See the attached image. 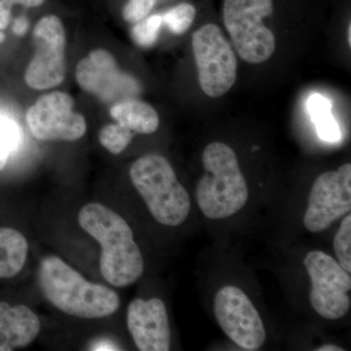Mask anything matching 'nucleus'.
I'll return each mask as SVG.
<instances>
[{"label":"nucleus","mask_w":351,"mask_h":351,"mask_svg":"<svg viewBox=\"0 0 351 351\" xmlns=\"http://www.w3.org/2000/svg\"><path fill=\"white\" fill-rule=\"evenodd\" d=\"M127 327L138 350H170L169 319L160 299L132 301L127 309Z\"/></svg>","instance_id":"obj_13"},{"label":"nucleus","mask_w":351,"mask_h":351,"mask_svg":"<svg viewBox=\"0 0 351 351\" xmlns=\"http://www.w3.org/2000/svg\"><path fill=\"white\" fill-rule=\"evenodd\" d=\"M12 5L7 0H0V31L8 27L11 20Z\"/></svg>","instance_id":"obj_24"},{"label":"nucleus","mask_w":351,"mask_h":351,"mask_svg":"<svg viewBox=\"0 0 351 351\" xmlns=\"http://www.w3.org/2000/svg\"><path fill=\"white\" fill-rule=\"evenodd\" d=\"M75 77L83 91L106 104L133 98L137 90L133 78L120 71L114 57L105 49L91 51L82 59L76 66Z\"/></svg>","instance_id":"obj_12"},{"label":"nucleus","mask_w":351,"mask_h":351,"mask_svg":"<svg viewBox=\"0 0 351 351\" xmlns=\"http://www.w3.org/2000/svg\"><path fill=\"white\" fill-rule=\"evenodd\" d=\"M133 137V132L119 123L108 124L99 133L101 145L115 156L125 151Z\"/></svg>","instance_id":"obj_18"},{"label":"nucleus","mask_w":351,"mask_h":351,"mask_svg":"<svg viewBox=\"0 0 351 351\" xmlns=\"http://www.w3.org/2000/svg\"><path fill=\"white\" fill-rule=\"evenodd\" d=\"M36 52L25 73V83L32 89L59 86L66 75V32L57 16H45L34 29Z\"/></svg>","instance_id":"obj_8"},{"label":"nucleus","mask_w":351,"mask_h":351,"mask_svg":"<svg viewBox=\"0 0 351 351\" xmlns=\"http://www.w3.org/2000/svg\"><path fill=\"white\" fill-rule=\"evenodd\" d=\"M309 115L316 126L318 136L326 142H338L341 129L332 114V103L326 97L313 94L307 101Z\"/></svg>","instance_id":"obj_17"},{"label":"nucleus","mask_w":351,"mask_h":351,"mask_svg":"<svg viewBox=\"0 0 351 351\" xmlns=\"http://www.w3.org/2000/svg\"><path fill=\"white\" fill-rule=\"evenodd\" d=\"M163 21L161 14L145 17L140 22L135 23L131 29L133 40L141 47H151L158 38L159 31L162 27Z\"/></svg>","instance_id":"obj_20"},{"label":"nucleus","mask_w":351,"mask_h":351,"mask_svg":"<svg viewBox=\"0 0 351 351\" xmlns=\"http://www.w3.org/2000/svg\"><path fill=\"white\" fill-rule=\"evenodd\" d=\"M110 115L117 123L133 133L154 134L159 127V117L149 104L135 98L125 99L113 104Z\"/></svg>","instance_id":"obj_15"},{"label":"nucleus","mask_w":351,"mask_h":351,"mask_svg":"<svg viewBox=\"0 0 351 351\" xmlns=\"http://www.w3.org/2000/svg\"><path fill=\"white\" fill-rule=\"evenodd\" d=\"M73 108L75 100L69 94L56 91L43 95L25 115L32 135L44 142L80 140L86 133V120Z\"/></svg>","instance_id":"obj_10"},{"label":"nucleus","mask_w":351,"mask_h":351,"mask_svg":"<svg viewBox=\"0 0 351 351\" xmlns=\"http://www.w3.org/2000/svg\"><path fill=\"white\" fill-rule=\"evenodd\" d=\"M348 44L351 45V25H348Z\"/></svg>","instance_id":"obj_28"},{"label":"nucleus","mask_w":351,"mask_h":351,"mask_svg":"<svg viewBox=\"0 0 351 351\" xmlns=\"http://www.w3.org/2000/svg\"><path fill=\"white\" fill-rule=\"evenodd\" d=\"M191 41L201 89L210 98L223 96L237 77V59L232 46L214 24L202 25Z\"/></svg>","instance_id":"obj_6"},{"label":"nucleus","mask_w":351,"mask_h":351,"mask_svg":"<svg viewBox=\"0 0 351 351\" xmlns=\"http://www.w3.org/2000/svg\"><path fill=\"white\" fill-rule=\"evenodd\" d=\"M27 29V22L25 18H20V19L15 21L13 29L17 34H23Z\"/></svg>","instance_id":"obj_26"},{"label":"nucleus","mask_w":351,"mask_h":351,"mask_svg":"<svg viewBox=\"0 0 351 351\" xmlns=\"http://www.w3.org/2000/svg\"><path fill=\"white\" fill-rule=\"evenodd\" d=\"M40 328V320L29 307L0 302V351L31 345Z\"/></svg>","instance_id":"obj_14"},{"label":"nucleus","mask_w":351,"mask_h":351,"mask_svg":"<svg viewBox=\"0 0 351 351\" xmlns=\"http://www.w3.org/2000/svg\"><path fill=\"white\" fill-rule=\"evenodd\" d=\"M130 179L159 223L178 226L184 223L191 198L167 158L156 154L141 157L131 166Z\"/></svg>","instance_id":"obj_4"},{"label":"nucleus","mask_w":351,"mask_h":351,"mask_svg":"<svg viewBox=\"0 0 351 351\" xmlns=\"http://www.w3.org/2000/svg\"><path fill=\"white\" fill-rule=\"evenodd\" d=\"M334 251L338 262L348 272H351V216H346L335 235Z\"/></svg>","instance_id":"obj_22"},{"label":"nucleus","mask_w":351,"mask_h":351,"mask_svg":"<svg viewBox=\"0 0 351 351\" xmlns=\"http://www.w3.org/2000/svg\"><path fill=\"white\" fill-rule=\"evenodd\" d=\"M29 243L19 230L0 228V278L17 276L27 262Z\"/></svg>","instance_id":"obj_16"},{"label":"nucleus","mask_w":351,"mask_h":351,"mask_svg":"<svg viewBox=\"0 0 351 351\" xmlns=\"http://www.w3.org/2000/svg\"><path fill=\"white\" fill-rule=\"evenodd\" d=\"M205 174L196 186V201L205 217L228 218L246 205L249 191L239 159L232 147L215 142L202 154Z\"/></svg>","instance_id":"obj_3"},{"label":"nucleus","mask_w":351,"mask_h":351,"mask_svg":"<svg viewBox=\"0 0 351 351\" xmlns=\"http://www.w3.org/2000/svg\"><path fill=\"white\" fill-rule=\"evenodd\" d=\"M311 281L309 301L322 317L337 320L350 308L351 276L338 261L324 252H309L304 260Z\"/></svg>","instance_id":"obj_7"},{"label":"nucleus","mask_w":351,"mask_h":351,"mask_svg":"<svg viewBox=\"0 0 351 351\" xmlns=\"http://www.w3.org/2000/svg\"><path fill=\"white\" fill-rule=\"evenodd\" d=\"M162 15L163 25H165L173 34H184L195 19V6L189 3H181L173 7Z\"/></svg>","instance_id":"obj_21"},{"label":"nucleus","mask_w":351,"mask_h":351,"mask_svg":"<svg viewBox=\"0 0 351 351\" xmlns=\"http://www.w3.org/2000/svg\"><path fill=\"white\" fill-rule=\"evenodd\" d=\"M78 223L101 245V274L114 287H128L144 274L142 252L128 223L100 203L85 205L78 214Z\"/></svg>","instance_id":"obj_1"},{"label":"nucleus","mask_w":351,"mask_h":351,"mask_svg":"<svg viewBox=\"0 0 351 351\" xmlns=\"http://www.w3.org/2000/svg\"><path fill=\"white\" fill-rule=\"evenodd\" d=\"M157 0H129L123 8V18L127 22L135 24L149 16Z\"/></svg>","instance_id":"obj_23"},{"label":"nucleus","mask_w":351,"mask_h":351,"mask_svg":"<svg viewBox=\"0 0 351 351\" xmlns=\"http://www.w3.org/2000/svg\"><path fill=\"white\" fill-rule=\"evenodd\" d=\"M21 131L14 120L0 115V171L5 168L9 157L17 149Z\"/></svg>","instance_id":"obj_19"},{"label":"nucleus","mask_w":351,"mask_h":351,"mask_svg":"<svg viewBox=\"0 0 351 351\" xmlns=\"http://www.w3.org/2000/svg\"><path fill=\"white\" fill-rule=\"evenodd\" d=\"M7 1L12 6L15 4H20V5L32 8V7L41 5L45 0H7Z\"/></svg>","instance_id":"obj_25"},{"label":"nucleus","mask_w":351,"mask_h":351,"mask_svg":"<svg viewBox=\"0 0 351 351\" xmlns=\"http://www.w3.org/2000/svg\"><path fill=\"white\" fill-rule=\"evenodd\" d=\"M214 313L219 327L240 348L254 351L265 345L267 332L262 318L241 289H219L215 297Z\"/></svg>","instance_id":"obj_9"},{"label":"nucleus","mask_w":351,"mask_h":351,"mask_svg":"<svg viewBox=\"0 0 351 351\" xmlns=\"http://www.w3.org/2000/svg\"><path fill=\"white\" fill-rule=\"evenodd\" d=\"M318 351H343V348H339V346L327 345L321 346L320 348H318Z\"/></svg>","instance_id":"obj_27"},{"label":"nucleus","mask_w":351,"mask_h":351,"mask_svg":"<svg viewBox=\"0 0 351 351\" xmlns=\"http://www.w3.org/2000/svg\"><path fill=\"white\" fill-rule=\"evenodd\" d=\"M274 11L272 0H225L223 22L239 56L261 64L274 55L276 36L263 20Z\"/></svg>","instance_id":"obj_5"},{"label":"nucleus","mask_w":351,"mask_h":351,"mask_svg":"<svg viewBox=\"0 0 351 351\" xmlns=\"http://www.w3.org/2000/svg\"><path fill=\"white\" fill-rule=\"evenodd\" d=\"M39 285L43 295L56 308L69 315L98 319L119 311V295L107 286L87 281L57 256L41 261Z\"/></svg>","instance_id":"obj_2"},{"label":"nucleus","mask_w":351,"mask_h":351,"mask_svg":"<svg viewBox=\"0 0 351 351\" xmlns=\"http://www.w3.org/2000/svg\"><path fill=\"white\" fill-rule=\"evenodd\" d=\"M351 210V164L323 173L314 182L308 196L304 223L308 232H324Z\"/></svg>","instance_id":"obj_11"}]
</instances>
